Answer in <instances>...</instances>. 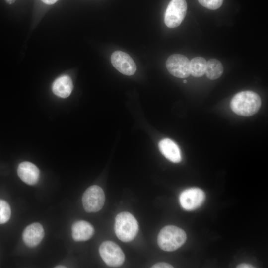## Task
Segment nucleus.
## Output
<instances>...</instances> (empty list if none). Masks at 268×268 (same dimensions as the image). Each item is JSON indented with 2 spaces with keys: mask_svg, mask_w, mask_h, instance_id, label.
Listing matches in <instances>:
<instances>
[{
  "mask_svg": "<svg viewBox=\"0 0 268 268\" xmlns=\"http://www.w3.org/2000/svg\"><path fill=\"white\" fill-rule=\"evenodd\" d=\"M223 72V67L219 60L210 59L206 62L205 73L208 79H217L222 75Z\"/></svg>",
  "mask_w": 268,
  "mask_h": 268,
  "instance_id": "2eb2a0df",
  "label": "nucleus"
},
{
  "mask_svg": "<svg viewBox=\"0 0 268 268\" xmlns=\"http://www.w3.org/2000/svg\"><path fill=\"white\" fill-rule=\"evenodd\" d=\"M152 268H172L173 267L167 263H158L154 265Z\"/></svg>",
  "mask_w": 268,
  "mask_h": 268,
  "instance_id": "6ab92c4d",
  "label": "nucleus"
},
{
  "mask_svg": "<svg viewBox=\"0 0 268 268\" xmlns=\"http://www.w3.org/2000/svg\"><path fill=\"white\" fill-rule=\"evenodd\" d=\"M158 147L161 153L169 161L173 163L180 162L182 159L178 146L172 140L164 138L160 141Z\"/></svg>",
  "mask_w": 268,
  "mask_h": 268,
  "instance_id": "f8f14e48",
  "label": "nucleus"
},
{
  "mask_svg": "<svg viewBox=\"0 0 268 268\" xmlns=\"http://www.w3.org/2000/svg\"><path fill=\"white\" fill-rule=\"evenodd\" d=\"M205 198L204 192L198 188H191L183 191L179 197L182 207L186 210H193L199 207Z\"/></svg>",
  "mask_w": 268,
  "mask_h": 268,
  "instance_id": "6e6552de",
  "label": "nucleus"
},
{
  "mask_svg": "<svg viewBox=\"0 0 268 268\" xmlns=\"http://www.w3.org/2000/svg\"><path fill=\"white\" fill-rule=\"evenodd\" d=\"M17 174L23 182L29 185H34L39 180L40 171L35 164L24 161L19 164Z\"/></svg>",
  "mask_w": 268,
  "mask_h": 268,
  "instance_id": "9b49d317",
  "label": "nucleus"
},
{
  "mask_svg": "<svg viewBox=\"0 0 268 268\" xmlns=\"http://www.w3.org/2000/svg\"><path fill=\"white\" fill-rule=\"evenodd\" d=\"M105 194L102 189L93 185L87 188L82 198V204L87 212H96L103 207L105 202Z\"/></svg>",
  "mask_w": 268,
  "mask_h": 268,
  "instance_id": "39448f33",
  "label": "nucleus"
},
{
  "mask_svg": "<svg viewBox=\"0 0 268 268\" xmlns=\"http://www.w3.org/2000/svg\"><path fill=\"white\" fill-rule=\"evenodd\" d=\"M187 82V80H184L183 81V82H184V83H186Z\"/></svg>",
  "mask_w": 268,
  "mask_h": 268,
  "instance_id": "b1692460",
  "label": "nucleus"
},
{
  "mask_svg": "<svg viewBox=\"0 0 268 268\" xmlns=\"http://www.w3.org/2000/svg\"><path fill=\"white\" fill-rule=\"evenodd\" d=\"M261 106L259 95L252 91H243L236 94L230 102L232 110L237 115L250 116L256 114Z\"/></svg>",
  "mask_w": 268,
  "mask_h": 268,
  "instance_id": "f257e3e1",
  "label": "nucleus"
},
{
  "mask_svg": "<svg viewBox=\"0 0 268 268\" xmlns=\"http://www.w3.org/2000/svg\"><path fill=\"white\" fill-rule=\"evenodd\" d=\"M111 61L114 67L124 75H132L136 70V66L133 59L123 51L114 52L111 56Z\"/></svg>",
  "mask_w": 268,
  "mask_h": 268,
  "instance_id": "1a4fd4ad",
  "label": "nucleus"
},
{
  "mask_svg": "<svg viewBox=\"0 0 268 268\" xmlns=\"http://www.w3.org/2000/svg\"><path fill=\"white\" fill-rule=\"evenodd\" d=\"M11 216V209L8 203L0 200V224L7 222Z\"/></svg>",
  "mask_w": 268,
  "mask_h": 268,
  "instance_id": "f3484780",
  "label": "nucleus"
},
{
  "mask_svg": "<svg viewBox=\"0 0 268 268\" xmlns=\"http://www.w3.org/2000/svg\"><path fill=\"white\" fill-rule=\"evenodd\" d=\"M44 3L48 4L51 5L56 3L58 0H41Z\"/></svg>",
  "mask_w": 268,
  "mask_h": 268,
  "instance_id": "412c9836",
  "label": "nucleus"
},
{
  "mask_svg": "<svg viewBox=\"0 0 268 268\" xmlns=\"http://www.w3.org/2000/svg\"><path fill=\"white\" fill-rule=\"evenodd\" d=\"M73 83L70 77L67 75L57 78L53 83L52 91L57 96L65 98L68 97L73 89Z\"/></svg>",
  "mask_w": 268,
  "mask_h": 268,
  "instance_id": "4468645a",
  "label": "nucleus"
},
{
  "mask_svg": "<svg viewBox=\"0 0 268 268\" xmlns=\"http://www.w3.org/2000/svg\"><path fill=\"white\" fill-rule=\"evenodd\" d=\"M72 237L75 241H87L93 236L94 232L93 226L84 220H79L72 226Z\"/></svg>",
  "mask_w": 268,
  "mask_h": 268,
  "instance_id": "ddd939ff",
  "label": "nucleus"
},
{
  "mask_svg": "<svg viewBox=\"0 0 268 268\" xmlns=\"http://www.w3.org/2000/svg\"><path fill=\"white\" fill-rule=\"evenodd\" d=\"M99 253L104 262L110 267H119L125 261V255L121 248L110 241H105L101 244Z\"/></svg>",
  "mask_w": 268,
  "mask_h": 268,
  "instance_id": "423d86ee",
  "label": "nucleus"
},
{
  "mask_svg": "<svg viewBox=\"0 0 268 268\" xmlns=\"http://www.w3.org/2000/svg\"><path fill=\"white\" fill-rule=\"evenodd\" d=\"M16 0H5L6 2L9 4H12L15 2Z\"/></svg>",
  "mask_w": 268,
  "mask_h": 268,
  "instance_id": "4be33fe9",
  "label": "nucleus"
},
{
  "mask_svg": "<svg viewBox=\"0 0 268 268\" xmlns=\"http://www.w3.org/2000/svg\"><path fill=\"white\" fill-rule=\"evenodd\" d=\"M186 239V234L183 229L175 226L168 225L159 232L157 243L162 250L173 251L181 247Z\"/></svg>",
  "mask_w": 268,
  "mask_h": 268,
  "instance_id": "f03ea898",
  "label": "nucleus"
},
{
  "mask_svg": "<svg viewBox=\"0 0 268 268\" xmlns=\"http://www.w3.org/2000/svg\"><path fill=\"white\" fill-rule=\"evenodd\" d=\"M203 6L211 10L219 8L222 4L223 0H198Z\"/></svg>",
  "mask_w": 268,
  "mask_h": 268,
  "instance_id": "a211bd4d",
  "label": "nucleus"
},
{
  "mask_svg": "<svg viewBox=\"0 0 268 268\" xmlns=\"http://www.w3.org/2000/svg\"><path fill=\"white\" fill-rule=\"evenodd\" d=\"M44 234L42 225L39 223H33L24 229L22 233V239L27 246L33 248L40 244Z\"/></svg>",
  "mask_w": 268,
  "mask_h": 268,
  "instance_id": "9d476101",
  "label": "nucleus"
},
{
  "mask_svg": "<svg viewBox=\"0 0 268 268\" xmlns=\"http://www.w3.org/2000/svg\"><path fill=\"white\" fill-rule=\"evenodd\" d=\"M56 268H65L66 267L63 266H57L55 267Z\"/></svg>",
  "mask_w": 268,
  "mask_h": 268,
  "instance_id": "5701e85b",
  "label": "nucleus"
},
{
  "mask_svg": "<svg viewBox=\"0 0 268 268\" xmlns=\"http://www.w3.org/2000/svg\"><path fill=\"white\" fill-rule=\"evenodd\" d=\"M187 9L185 0H171L166 8L164 16L166 26L170 28L179 26L185 17Z\"/></svg>",
  "mask_w": 268,
  "mask_h": 268,
  "instance_id": "20e7f679",
  "label": "nucleus"
},
{
  "mask_svg": "<svg viewBox=\"0 0 268 268\" xmlns=\"http://www.w3.org/2000/svg\"><path fill=\"white\" fill-rule=\"evenodd\" d=\"M138 231L137 221L131 213L122 212L117 214L115 218V232L120 240L125 242L132 241Z\"/></svg>",
  "mask_w": 268,
  "mask_h": 268,
  "instance_id": "7ed1b4c3",
  "label": "nucleus"
},
{
  "mask_svg": "<svg viewBox=\"0 0 268 268\" xmlns=\"http://www.w3.org/2000/svg\"><path fill=\"white\" fill-rule=\"evenodd\" d=\"M206 60L202 57H197L190 61V74L194 77H200L205 72Z\"/></svg>",
  "mask_w": 268,
  "mask_h": 268,
  "instance_id": "dca6fc26",
  "label": "nucleus"
},
{
  "mask_svg": "<svg viewBox=\"0 0 268 268\" xmlns=\"http://www.w3.org/2000/svg\"><path fill=\"white\" fill-rule=\"evenodd\" d=\"M166 67L169 72L175 77L183 78L190 75V61L181 54H173L166 62Z\"/></svg>",
  "mask_w": 268,
  "mask_h": 268,
  "instance_id": "0eeeda50",
  "label": "nucleus"
},
{
  "mask_svg": "<svg viewBox=\"0 0 268 268\" xmlns=\"http://www.w3.org/2000/svg\"><path fill=\"white\" fill-rule=\"evenodd\" d=\"M237 268H255L252 265L247 263H242L237 266Z\"/></svg>",
  "mask_w": 268,
  "mask_h": 268,
  "instance_id": "aec40b11",
  "label": "nucleus"
}]
</instances>
